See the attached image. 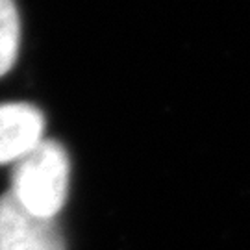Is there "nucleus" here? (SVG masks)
I'll return each mask as SVG.
<instances>
[{
    "instance_id": "nucleus-1",
    "label": "nucleus",
    "mask_w": 250,
    "mask_h": 250,
    "mask_svg": "<svg viewBox=\"0 0 250 250\" xmlns=\"http://www.w3.org/2000/svg\"><path fill=\"white\" fill-rule=\"evenodd\" d=\"M69 176L67 150L54 139H43L11 165L9 193L32 213L56 219L67 200Z\"/></svg>"
},
{
    "instance_id": "nucleus-2",
    "label": "nucleus",
    "mask_w": 250,
    "mask_h": 250,
    "mask_svg": "<svg viewBox=\"0 0 250 250\" xmlns=\"http://www.w3.org/2000/svg\"><path fill=\"white\" fill-rule=\"evenodd\" d=\"M0 250H65L56 219L32 213L11 193L0 197Z\"/></svg>"
},
{
    "instance_id": "nucleus-3",
    "label": "nucleus",
    "mask_w": 250,
    "mask_h": 250,
    "mask_svg": "<svg viewBox=\"0 0 250 250\" xmlns=\"http://www.w3.org/2000/svg\"><path fill=\"white\" fill-rule=\"evenodd\" d=\"M45 117L28 102L0 104V165H13L45 137Z\"/></svg>"
},
{
    "instance_id": "nucleus-4",
    "label": "nucleus",
    "mask_w": 250,
    "mask_h": 250,
    "mask_svg": "<svg viewBox=\"0 0 250 250\" xmlns=\"http://www.w3.org/2000/svg\"><path fill=\"white\" fill-rule=\"evenodd\" d=\"M21 45V22L15 0H0V76L17 60Z\"/></svg>"
}]
</instances>
